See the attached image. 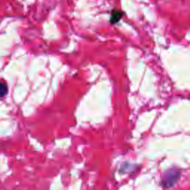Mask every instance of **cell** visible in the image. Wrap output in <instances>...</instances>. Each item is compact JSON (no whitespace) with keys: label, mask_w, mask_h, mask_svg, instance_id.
Masks as SVG:
<instances>
[{"label":"cell","mask_w":190,"mask_h":190,"mask_svg":"<svg viewBox=\"0 0 190 190\" xmlns=\"http://www.w3.org/2000/svg\"><path fill=\"white\" fill-rule=\"evenodd\" d=\"M123 17V13L120 11H117V10H114L112 11L111 17V22L112 23H117L120 20V19Z\"/></svg>","instance_id":"obj_1"},{"label":"cell","mask_w":190,"mask_h":190,"mask_svg":"<svg viewBox=\"0 0 190 190\" xmlns=\"http://www.w3.org/2000/svg\"><path fill=\"white\" fill-rule=\"evenodd\" d=\"M7 84L4 83V82H2V84H1V96H2V97H3L4 96L7 95Z\"/></svg>","instance_id":"obj_2"}]
</instances>
